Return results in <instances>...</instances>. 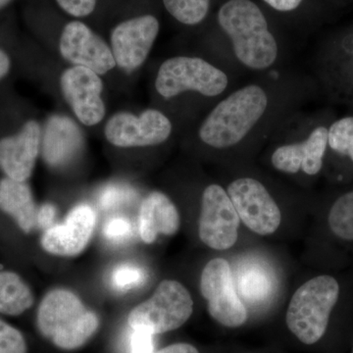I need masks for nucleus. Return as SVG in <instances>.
<instances>
[{"label":"nucleus","instance_id":"obj_27","mask_svg":"<svg viewBox=\"0 0 353 353\" xmlns=\"http://www.w3.org/2000/svg\"><path fill=\"white\" fill-rule=\"evenodd\" d=\"M146 273L141 267L132 263H123L114 268L111 284L120 292H129L141 287L145 282Z\"/></svg>","mask_w":353,"mask_h":353},{"label":"nucleus","instance_id":"obj_12","mask_svg":"<svg viewBox=\"0 0 353 353\" xmlns=\"http://www.w3.org/2000/svg\"><path fill=\"white\" fill-rule=\"evenodd\" d=\"M159 30V21L150 14L118 25L111 34V50L116 65L125 70L141 67L157 41Z\"/></svg>","mask_w":353,"mask_h":353},{"label":"nucleus","instance_id":"obj_13","mask_svg":"<svg viewBox=\"0 0 353 353\" xmlns=\"http://www.w3.org/2000/svg\"><path fill=\"white\" fill-rule=\"evenodd\" d=\"M60 87L65 101L81 123L94 126L101 122L105 105L101 99L103 83L99 74L85 67H71L62 74Z\"/></svg>","mask_w":353,"mask_h":353},{"label":"nucleus","instance_id":"obj_2","mask_svg":"<svg viewBox=\"0 0 353 353\" xmlns=\"http://www.w3.org/2000/svg\"><path fill=\"white\" fill-rule=\"evenodd\" d=\"M279 24L257 0H220L205 58L238 79L287 68L289 46Z\"/></svg>","mask_w":353,"mask_h":353},{"label":"nucleus","instance_id":"obj_22","mask_svg":"<svg viewBox=\"0 0 353 353\" xmlns=\"http://www.w3.org/2000/svg\"><path fill=\"white\" fill-rule=\"evenodd\" d=\"M34 299L29 285L13 272H0V312L17 316L31 308Z\"/></svg>","mask_w":353,"mask_h":353},{"label":"nucleus","instance_id":"obj_28","mask_svg":"<svg viewBox=\"0 0 353 353\" xmlns=\"http://www.w3.org/2000/svg\"><path fill=\"white\" fill-rule=\"evenodd\" d=\"M0 353H27L23 334L2 320H0Z\"/></svg>","mask_w":353,"mask_h":353},{"label":"nucleus","instance_id":"obj_9","mask_svg":"<svg viewBox=\"0 0 353 353\" xmlns=\"http://www.w3.org/2000/svg\"><path fill=\"white\" fill-rule=\"evenodd\" d=\"M202 296L208 301L209 315L228 328H238L248 320V311L236 290L231 266L227 260H210L202 270Z\"/></svg>","mask_w":353,"mask_h":353},{"label":"nucleus","instance_id":"obj_31","mask_svg":"<svg viewBox=\"0 0 353 353\" xmlns=\"http://www.w3.org/2000/svg\"><path fill=\"white\" fill-rule=\"evenodd\" d=\"M62 9L75 17H85L94 12L97 0H57Z\"/></svg>","mask_w":353,"mask_h":353},{"label":"nucleus","instance_id":"obj_3","mask_svg":"<svg viewBox=\"0 0 353 353\" xmlns=\"http://www.w3.org/2000/svg\"><path fill=\"white\" fill-rule=\"evenodd\" d=\"M303 109L292 114L272 134L269 158L271 166L281 173L315 176L324 167L332 120L325 114Z\"/></svg>","mask_w":353,"mask_h":353},{"label":"nucleus","instance_id":"obj_5","mask_svg":"<svg viewBox=\"0 0 353 353\" xmlns=\"http://www.w3.org/2000/svg\"><path fill=\"white\" fill-rule=\"evenodd\" d=\"M38 327L44 338L65 350L82 347L95 334L99 319L80 297L68 290H50L38 310Z\"/></svg>","mask_w":353,"mask_h":353},{"label":"nucleus","instance_id":"obj_30","mask_svg":"<svg viewBox=\"0 0 353 353\" xmlns=\"http://www.w3.org/2000/svg\"><path fill=\"white\" fill-rule=\"evenodd\" d=\"M132 196H134V192L129 188L124 185H109L102 190L99 202L104 209L113 208L129 201Z\"/></svg>","mask_w":353,"mask_h":353},{"label":"nucleus","instance_id":"obj_20","mask_svg":"<svg viewBox=\"0 0 353 353\" xmlns=\"http://www.w3.org/2000/svg\"><path fill=\"white\" fill-rule=\"evenodd\" d=\"M0 209L12 216L25 233H30L37 226L38 209L26 182L8 176L0 181Z\"/></svg>","mask_w":353,"mask_h":353},{"label":"nucleus","instance_id":"obj_1","mask_svg":"<svg viewBox=\"0 0 353 353\" xmlns=\"http://www.w3.org/2000/svg\"><path fill=\"white\" fill-rule=\"evenodd\" d=\"M313 79L289 67L238 85L213 106L197 126L203 148L219 153L245 152L268 143L292 114L315 94Z\"/></svg>","mask_w":353,"mask_h":353},{"label":"nucleus","instance_id":"obj_21","mask_svg":"<svg viewBox=\"0 0 353 353\" xmlns=\"http://www.w3.org/2000/svg\"><path fill=\"white\" fill-rule=\"evenodd\" d=\"M236 287L241 301L250 304L264 303L273 292V276L264 265L248 262L239 269Z\"/></svg>","mask_w":353,"mask_h":353},{"label":"nucleus","instance_id":"obj_32","mask_svg":"<svg viewBox=\"0 0 353 353\" xmlns=\"http://www.w3.org/2000/svg\"><path fill=\"white\" fill-rule=\"evenodd\" d=\"M154 334L143 329H132L131 336L132 353H153L154 350Z\"/></svg>","mask_w":353,"mask_h":353},{"label":"nucleus","instance_id":"obj_16","mask_svg":"<svg viewBox=\"0 0 353 353\" xmlns=\"http://www.w3.org/2000/svg\"><path fill=\"white\" fill-rule=\"evenodd\" d=\"M97 222L92 206L79 204L68 213L61 224L44 231L41 246L57 256L71 257L82 253L90 243Z\"/></svg>","mask_w":353,"mask_h":353},{"label":"nucleus","instance_id":"obj_35","mask_svg":"<svg viewBox=\"0 0 353 353\" xmlns=\"http://www.w3.org/2000/svg\"><path fill=\"white\" fill-rule=\"evenodd\" d=\"M10 69V59L3 50H0V80L7 75Z\"/></svg>","mask_w":353,"mask_h":353},{"label":"nucleus","instance_id":"obj_37","mask_svg":"<svg viewBox=\"0 0 353 353\" xmlns=\"http://www.w3.org/2000/svg\"><path fill=\"white\" fill-rule=\"evenodd\" d=\"M352 353H353V345H352Z\"/></svg>","mask_w":353,"mask_h":353},{"label":"nucleus","instance_id":"obj_25","mask_svg":"<svg viewBox=\"0 0 353 353\" xmlns=\"http://www.w3.org/2000/svg\"><path fill=\"white\" fill-rule=\"evenodd\" d=\"M328 225L336 238L353 241V190L341 194L332 204Z\"/></svg>","mask_w":353,"mask_h":353},{"label":"nucleus","instance_id":"obj_33","mask_svg":"<svg viewBox=\"0 0 353 353\" xmlns=\"http://www.w3.org/2000/svg\"><path fill=\"white\" fill-rule=\"evenodd\" d=\"M55 216H57L55 206L51 203L43 204L39 208L38 213H37V226L46 231L48 228L53 226Z\"/></svg>","mask_w":353,"mask_h":353},{"label":"nucleus","instance_id":"obj_11","mask_svg":"<svg viewBox=\"0 0 353 353\" xmlns=\"http://www.w3.org/2000/svg\"><path fill=\"white\" fill-rule=\"evenodd\" d=\"M240 222L226 189L218 183L206 185L202 192L199 223L202 243L212 250H229L238 241Z\"/></svg>","mask_w":353,"mask_h":353},{"label":"nucleus","instance_id":"obj_7","mask_svg":"<svg viewBox=\"0 0 353 353\" xmlns=\"http://www.w3.org/2000/svg\"><path fill=\"white\" fill-rule=\"evenodd\" d=\"M192 312L194 301L185 285L176 281L164 280L150 299L132 309L128 323L132 329L163 334L182 327Z\"/></svg>","mask_w":353,"mask_h":353},{"label":"nucleus","instance_id":"obj_24","mask_svg":"<svg viewBox=\"0 0 353 353\" xmlns=\"http://www.w3.org/2000/svg\"><path fill=\"white\" fill-rule=\"evenodd\" d=\"M167 12L190 27L203 24L212 11L213 0H162Z\"/></svg>","mask_w":353,"mask_h":353},{"label":"nucleus","instance_id":"obj_17","mask_svg":"<svg viewBox=\"0 0 353 353\" xmlns=\"http://www.w3.org/2000/svg\"><path fill=\"white\" fill-rule=\"evenodd\" d=\"M41 131L39 124L32 120L16 136L0 141V169L12 180L26 182L32 176L39 146Z\"/></svg>","mask_w":353,"mask_h":353},{"label":"nucleus","instance_id":"obj_26","mask_svg":"<svg viewBox=\"0 0 353 353\" xmlns=\"http://www.w3.org/2000/svg\"><path fill=\"white\" fill-rule=\"evenodd\" d=\"M328 152L347 158L353 165V115L343 116L330 123Z\"/></svg>","mask_w":353,"mask_h":353},{"label":"nucleus","instance_id":"obj_19","mask_svg":"<svg viewBox=\"0 0 353 353\" xmlns=\"http://www.w3.org/2000/svg\"><path fill=\"white\" fill-rule=\"evenodd\" d=\"M82 143V134L73 121L65 116H52L43 132L44 161L50 166H63L78 154Z\"/></svg>","mask_w":353,"mask_h":353},{"label":"nucleus","instance_id":"obj_6","mask_svg":"<svg viewBox=\"0 0 353 353\" xmlns=\"http://www.w3.org/2000/svg\"><path fill=\"white\" fill-rule=\"evenodd\" d=\"M340 297V285L330 275L310 279L297 289L288 307V328L301 343L312 345L324 338Z\"/></svg>","mask_w":353,"mask_h":353},{"label":"nucleus","instance_id":"obj_23","mask_svg":"<svg viewBox=\"0 0 353 353\" xmlns=\"http://www.w3.org/2000/svg\"><path fill=\"white\" fill-rule=\"evenodd\" d=\"M280 24L301 30L307 24L312 0H257Z\"/></svg>","mask_w":353,"mask_h":353},{"label":"nucleus","instance_id":"obj_8","mask_svg":"<svg viewBox=\"0 0 353 353\" xmlns=\"http://www.w3.org/2000/svg\"><path fill=\"white\" fill-rule=\"evenodd\" d=\"M225 189L241 221L253 233L268 236L277 231L282 212L261 180L252 176H238Z\"/></svg>","mask_w":353,"mask_h":353},{"label":"nucleus","instance_id":"obj_14","mask_svg":"<svg viewBox=\"0 0 353 353\" xmlns=\"http://www.w3.org/2000/svg\"><path fill=\"white\" fill-rule=\"evenodd\" d=\"M61 57L74 66L85 67L99 75L116 66L112 50L87 25L79 21L65 26L59 43Z\"/></svg>","mask_w":353,"mask_h":353},{"label":"nucleus","instance_id":"obj_29","mask_svg":"<svg viewBox=\"0 0 353 353\" xmlns=\"http://www.w3.org/2000/svg\"><path fill=\"white\" fill-rule=\"evenodd\" d=\"M132 226L127 218L115 217L104 225V236L113 243H123L132 236Z\"/></svg>","mask_w":353,"mask_h":353},{"label":"nucleus","instance_id":"obj_18","mask_svg":"<svg viewBox=\"0 0 353 353\" xmlns=\"http://www.w3.org/2000/svg\"><path fill=\"white\" fill-rule=\"evenodd\" d=\"M180 225L178 208L164 192H150L141 202L139 231L145 243H154L159 234L173 236L180 229Z\"/></svg>","mask_w":353,"mask_h":353},{"label":"nucleus","instance_id":"obj_34","mask_svg":"<svg viewBox=\"0 0 353 353\" xmlns=\"http://www.w3.org/2000/svg\"><path fill=\"white\" fill-rule=\"evenodd\" d=\"M153 353H199L196 347L190 343H174Z\"/></svg>","mask_w":353,"mask_h":353},{"label":"nucleus","instance_id":"obj_36","mask_svg":"<svg viewBox=\"0 0 353 353\" xmlns=\"http://www.w3.org/2000/svg\"><path fill=\"white\" fill-rule=\"evenodd\" d=\"M10 1L11 0H0V10H1L2 8H4V7H6Z\"/></svg>","mask_w":353,"mask_h":353},{"label":"nucleus","instance_id":"obj_4","mask_svg":"<svg viewBox=\"0 0 353 353\" xmlns=\"http://www.w3.org/2000/svg\"><path fill=\"white\" fill-rule=\"evenodd\" d=\"M238 81L236 76L208 58L178 55L160 65L154 87L163 101L192 94L209 111L238 85Z\"/></svg>","mask_w":353,"mask_h":353},{"label":"nucleus","instance_id":"obj_15","mask_svg":"<svg viewBox=\"0 0 353 353\" xmlns=\"http://www.w3.org/2000/svg\"><path fill=\"white\" fill-rule=\"evenodd\" d=\"M316 72L327 94L336 101L353 103V34L320 51Z\"/></svg>","mask_w":353,"mask_h":353},{"label":"nucleus","instance_id":"obj_10","mask_svg":"<svg viewBox=\"0 0 353 353\" xmlns=\"http://www.w3.org/2000/svg\"><path fill=\"white\" fill-rule=\"evenodd\" d=\"M173 131V122L166 114L150 108L139 115L115 114L108 120L104 134L109 143L118 148H146L163 145Z\"/></svg>","mask_w":353,"mask_h":353}]
</instances>
